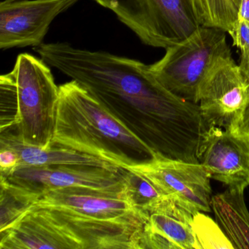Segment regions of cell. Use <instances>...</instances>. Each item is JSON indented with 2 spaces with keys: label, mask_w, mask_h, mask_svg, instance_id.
Segmentation results:
<instances>
[{
  "label": "cell",
  "mask_w": 249,
  "mask_h": 249,
  "mask_svg": "<svg viewBox=\"0 0 249 249\" xmlns=\"http://www.w3.org/2000/svg\"><path fill=\"white\" fill-rule=\"evenodd\" d=\"M1 121L13 112V126L26 145L49 148L56 127L59 87L49 65L30 53L17 56L14 69L0 77Z\"/></svg>",
  "instance_id": "obj_3"
},
{
  "label": "cell",
  "mask_w": 249,
  "mask_h": 249,
  "mask_svg": "<svg viewBox=\"0 0 249 249\" xmlns=\"http://www.w3.org/2000/svg\"><path fill=\"white\" fill-rule=\"evenodd\" d=\"M0 232L8 230L38 202L40 195L1 176Z\"/></svg>",
  "instance_id": "obj_16"
},
{
  "label": "cell",
  "mask_w": 249,
  "mask_h": 249,
  "mask_svg": "<svg viewBox=\"0 0 249 249\" xmlns=\"http://www.w3.org/2000/svg\"><path fill=\"white\" fill-rule=\"evenodd\" d=\"M240 1L241 0H234V2H235L236 5H237V8H238L239 9V5H240Z\"/></svg>",
  "instance_id": "obj_25"
},
{
  "label": "cell",
  "mask_w": 249,
  "mask_h": 249,
  "mask_svg": "<svg viewBox=\"0 0 249 249\" xmlns=\"http://www.w3.org/2000/svg\"><path fill=\"white\" fill-rule=\"evenodd\" d=\"M238 17L249 22V0H241L239 5Z\"/></svg>",
  "instance_id": "obj_23"
},
{
  "label": "cell",
  "mask_w": 249,
  "mask_h": 249,
  "mask_svg": "<svg viewBox=\"0 0 249 249\" xmlns=\"http://www.w3.org/2000/svg\"><path fill=\"white\" fill-rule=\"evenodd\" d=\"M114 13L143 44L167 49L200 27L193 0H94Z\"/></svg>",
  "instance_id": "obj_5"
},
{
  "label": "cell",
  "mask_w": 249,
  "mask_h": 249,
  "mask_svg": "<svg viewBox=\"0 0 249 249\" xmlns=\"http://www.w3.org/2000/svg\"><path fill=\"white\" fill-rule=\"evenodd\" d=\"M238 132L249 141V103L243 114Z\"/></svg>",
  "instance_id": "obj_22"
},
{
  "label": "cell",
  "mask_w": 249,
  "mask_h": 249,
  "mask_svg": "<svg viewBox=\"0 0 249 249\" xmlns=\"http://www.w3.org/2000/svg\"><path fill=\"white\" fill-rule=\"evenodd\" d=\"M249 103V82L232 56L221 59L199 90L198 105L208 126L238 132Z\"/></svg>",
  "instance_id": "obj_7"
},
{
  "label": "cell",
  "mask_w": 249,
  "mask_h": 249,
  "mask_svg": "<svg viewBox=\"0 0 249 249\" xmlns=\"http://www.w3.org/2000/svg\"><path fill=\"white\" fill-rule=\"evenodd\" d=\"M0 148H8L17 153V166H91L105 168H120L119 166L98 156L80 152L70 148L51 145L49 148L26 145L11 131L1 132ZM122 168V167H121Z\"/></svg>",
  "instance_id": "obj_14"
},
{
  "label": "cell",
  "mask_w": 249,
  "mask_h": 249,
  "mask_svg": "<svg viewBox=\"0 0 249 249\" xmlns=\"http://www.w3.org/2000/svg\"><path fill=\"white\" fill-rule=\"evenodd\" d=\"M199 162L211 178L228 186H249V141L239 132L210 126Z\"/></svg>",
  "instance_id": "obj_11"
},
{
  "label": "cell",
  "mask_w": 249,
  "mask_h": 249,
  "mask_svg": "<svg viewBox=\"0 0 249 249\" xmlns=\"http://www.w3.org/2000/svg\"><path fill=\"white\" fill-rule=\"evenodd\" d=\"M246 186H229L211 198L215 219L234 249H249V212L244 199Z\"/></svg>",
  "instance_id": "obj_15"
},
{
  "label": "cell",
  "mask_w": 249,
  "mask_h": 249,
  "mask_svg": "<svg viewBox=\"0 0 249 249\" xmlns=\"http://www.w3.org/2000/svg\"><path fill=\"white\" fill-rule=\"evenodd\" d=\"M18 164L17 153L8 148H0L1 173H7L15 169Z\"/></svg>",
  "instance_id": "obj_21"
},
{
  "label": "cell",
  "mask_w": 249,
  "mask_h": 249,
  "mask_svg": "<svg viewBox=\"0 0 249 249\" xmlns=\"http://www.w3.org/2000/svg\"><path fill=\"white\" fill-rule=\"evenodd\" d=\"M201 26L221 29L229 33L238 18L234 0H193Z\"/></svg>",
  "instance_id": "obj_17"
},
{
  "label": "cell",
  "mask_w": 249,
  "mask_h": 249,
  "mask_svg": "<svg viewBox=\"0 0 249 249\" xmlns=\"http://www.w3.org/2000/svg\"><path fill=\"white\" fill-rule=\"evenodd\" d=\"M141 249H197L192 230L194 214L170 196L144 210Z\"/></svg>",
  "instance_id": "obj_13"
},
{
  "label": "cell",
  "mask_w": 249,
  "mask_h": 249,
  "mask_svg": "<svg viewBox=\"0 0 249 249\" xmlns=\"http://www.w3.org/2000/svg\"><path fill=\"white\" fill-rule=\"evenodd\" d=\"M124 168L91 166H17L1 173L10 182L39 194L62 188H84L107 193L126 191Z\"/></svg>",
  "instance_id": "obj_8"
},
{
  "label": "cell",
  "mask_w": 249,
  "mask_h": 249,
  "mask_svg": "<svg viewBox=\"0 0 249 249\" xmlns=\"http://www.w3.org/2000/svg\"><path fill=\"white\" fill-rule=\"evenodd\" d=\"M126 193L138 209L144 211L167 196L152 182L139 173L125 169Z\"/></svg>",
  "instance_id": "obj_19"
},
{
  "label": "cell",
  "mask_w": 249,
  "mask_h": 249,
  "mask_svg": "<svg viewBox=\"0 0 249 249\" xmlns=\"http://www.w3.org/2000/svg\"><path fill=\"white\" fill-rule=\"evenodd\" d=\"M192 227L197 249H234L218 222L204 212L194 215Z\"/></svg>",
  "instance_id": "obj_18"
},
{
  "label": "cell",
  "mask_w": 249,
  "mask_h": 249,
  "mask_svg": "<svg viewBox=\"0 0 249 249\" xmlns=\"http://www.w3.org/2000/svg\"><path fill=\"white\" fill-rule=\"evenodd\" d=\"M226 32L200 26L190 37L165 49V54L150 65L158 81L167 89L198 104L199 90L214 67L231 56Z\"/></svg>",
  "instance_id": "obj_4"
},
{
  "label": "cell",
  "mask_w": 249,
  "mask_h": 249,
  "mask_svg": "<svg viewBox=\"0 0 249 249\" xmlns=\"http://www.w3.org/2000/svg\"><path fill=\"white\" fill-rule=\"evenodd\" d=\"M52 145L98 156L122 168L147 162L156 156L74 80L59 86Z\"/></svg>",
  "instance_id": "obj_2"
},
{
  "label": "cell",
  "mask_w": 249,
  "mask_h": 249,
  "mask_svg": "<svg viewBox=\"0 0 249 249\" xmlns=\"http://www.w3.org/2000/svg\"><path fill=\"white\" fill-rule=\"evenodd\" d=\"M142 175L164 195L192 214L211 210V176L201 163L156 155L147 162L124 167Z\"/></svg>",
  "instance_id": "obj_6"
},
{
  "label": "cell",
  "mask_w": 249,
  "mask_h": 249,
  "mask_svg": "<svg viewBox=\"0 0 249 249\" xmlns=\"http://www.w3.org/2000/svg\"><path fill=\"white\" fill-rule=\"evenodd\" d=\"M78 0H4L0 3V49L37 47L53 20Z\"/></svg>",
  "instance_id": "obj_9"
},
{
  "label": "cell",
  "mask_w": 249,
  "mask_h": 249,
  "mask_svg": "<svg viewBox=\"0 0 249 249\" xmlns=\"http://www.w3.org/2000/svg\"><path fill=\"white\" fill-rule=\"evenodd\" d=\"M40 58L84 87L156 155L199 162L208 125L199 105L167 89L150 65L70 43H43Z\"/></svg>",
  "instance_id": "obj_1"
},
{
  "label": "cell",
  "mask_w": 249,
  "mask_h": 249,
  "mask_svg": "<svg viewBox=\"0 0 249 249\" xmlns=\"http://www.w3.org/2000/svg\"><path fill=\"white\" fill-rule=\"evenodd\" d=\"M233 40V46L240 51V66L243 73L249 68V22L238 17L232 30L228 33Z\"/></svg>",
  "instance_id": "obj_20"
},
{
  "label": "cell",
  "mask_w": 249,
  "mask_h": 249,
  "mask_svg": "<svg viewBox=\"0 0 249 249\" xmlns=\"http://www.w3.org/2000/svg\"><path fill=\"white\" fill-rule=\"evenodd\" d=\"M243 75H245V77H246V79L248 80V81L249 82V69L247 70V71H246V72L243 73Z\"/></svg>",
  "instance_id": "obj_24"
},
{
  "label": "cell",
  "mask_w": 249,
  "mask_h": 249,
  "mask_svg": "<svg viewBox=\"0 0 249 249\" xmlns=\"http://www.w3.org/2000/svg\"><path fill=\"white\" fill-rule=\"evenodd\" d=\"M0 233L1 249H84L76 236L37 206Z\"/></svg>",
  "instance_id": "obj_12"
},
{
  "label": "cell",
  "mask_w": 249,
  "mask_h": 249,
  "mask_svg": "<svg viewBox=\"0 0 249 249\" xmlns=\"http://www.w3.org/2000/svg\"><path fill=\"white\" fill-rule=\"evenodd\" d=\"M35 206L57 210L89 218L116 220L145 218L126 195L107 193L84 188H62L48 191Z\"/></svg>",
  "instance_id": "obj_10"
}]
</instances>
